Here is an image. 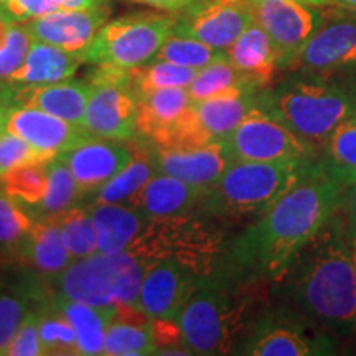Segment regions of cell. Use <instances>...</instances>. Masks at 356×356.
Returning a JSON list of instances; mask_svg holds the SVG:
<instances>
[{"instance_id": "43", "label": "cell", "mask_w": 356, "mask_h": 356, "mask_svg": "<svg viewBox=\"0 0 356 356\" xmlns=\"http://www.w3.org/2000/svg\"><path fill=\"white\" fill-rule=\"evenodd\" d=\"M65 8L63 0H6L0 3V10L12 24L26 22L48 15V13Z\"/></svg>"}, {"instance_id": "47", "label": "cell", "mask_w": 356, "mask_h": 356, "mask_svg": "<svg viewBox=\"0 0 356 356\" xmlns=\"http://www.w3.org/2000/svg\"><path fill=\"white\" fill-rule=\"evenodd\" d=\"M65 8H76V10H83V8H96L102 6H109V0H63Z\"/></svg>"}, {"instance_id": "32", "label": "cell", "mask_w": 356, "mask_h": 356, "mask_svg": "<svg viewBox=\"0 0 356 356\" xmlns=\"http://www.w3.org/2000/svg\"><path fill=\"white\" fill-rule=\"evenodd\" d=\"M61 229L63 241L74 259H83L97 252V229L91 210L73 207L53 218Z\"/></svg>"}, {"instance_id": "34", "label": "cell", "mask_w": 356, "mask_h": 356, "mask_svg": "<svg viewBox=\"0 0 356 356\" xmlns=\"http://www.w3.org/2000/svg\"><path fill=\"white\" fill-rule=\"evenodd\" d=\"M234 88H252L257 89L254 84L249 83L238 70L231 65L228 56L213 61L204 68L198 70L197 76L188 86L190 96L193 101L208 99V97L218 96L221 92L229 91ZM262 91V89H257Z\"/></svg>"}, {"instance_id": "38", "label": "cell", "mask_w": 356, "mask_h": 356, "mask_svg": "<svg viewBox=\"0 0 356 356\" xmlns=\"http://www.w3.org/2000/svg\"><path fill=\"white\" fill-rule=\"evenodd\" d=\"M222 56H226V50H218V48H213L210 44L190 37L172 35L162 44L155 60H165L170 63L185 66V68L202 70Z\"/></svg>"}, {"instance_id": "24", "label": "cell", "mask_w": 356, "mask_h": 356, "mask_svg": "<svg viewBox=\"0 0 356 356\" xmlns=\"http://www.w3.org/2000/svg\"><path fill=\"white\" fill-rule=\"evenodd\" d=\"M83 63V56L79 53L32 40L25 61L7 84L15 88H30L60 83L74 76Z\"/></svg>"}, {"instance_id": "39", "label": "cell", "mask_w": 356, "mask_h": 356, "mask_svg": "<svg viewBox=\"0 0 356 356\" xmlns=\"http://www.w3.org/2000/svg\"><path fill=\"white\" fill-rule=\"evenodd\" d=\"M38 304V297L29 291L8 289L0 292V356L7 353L26 315Z\"/></svg>"}, {"instance_id": "27", "label": "cell", "mask_w": 356, "mask_h": 356, "mask_svg": "<svg viewBox=\"0 0 356 356\" xmlns=\"http://www.w3.org/2000/svg\"><path fill=\"white\" fill-rule=\"evenodd\" d=\"M20 256L32 262L40 273L55 277L74 261L63 241L60 226L53 218L35 220Z\"/></svg>"}, {"instance_id": "31", "label": "cell", "mask_w": 356, "mask_h": 356, "mask_svg": "<svg viewBox=\"0 0 356 356\" xmlns=\"http://www.w3.org/2000/svg\"><path fill=\"white\" fill-rule=\"evenodd\" d=\"M155 173H157V170H155L154 162L149 159V155L142 152V157L134 159L124 170L119 172L118 175L106 181L104 185L99 186L92 193L95 204H129Z\"/></svg>"}, {"instance_id": "2", "label": "cell", "mask_w": 356, "mask_h": 356, "mask_svg": "<svg viewBox=\"0 0 356 356\" xmlns=\"http://www.w3.org/2000/svg\"><path fill=\"white\" fill-rule=\"evenodd\" d=\"M270 292L341 343L356 340V273L343 210L300 249Z\"/></svg>"}, {"instance_id": "44", "label": "cell", "mask_w": 356, "mask_h": 356, "mask_svg": "<svg viewBox=\"0 0 356 356\" xmlns=\"http://www.w3.org/2000/svg\"><path fill=\"white\" fill-rule=\"evenodd\" d=\"M124 2L154 7L157 8V10L168 12V13H180L184 12L186 7H190L191 3H193V0H124Z\"/></svg>"}, {"instance_id": "46", "label": "cell", "mask_w": 356, "mask_h": 356, "mask_svg": "<svg viewBox=\"0 0 356 356\" xmlns=\"http://www.w3.org/2000/svg\"><path fill=\"white\" fill-rule=\"evenodd\" d=\"M341 210H343L346 222L356 228V184L350 185L348 188L343 190Z\"/></svg>"}, {"instance_id": "42", "label": "cell", "mask_w": 356, "mask_h": 356, "mask_svg": "<svg viewBox=\"0 0 356 356\" xmlns=\"http://www.w3.org/2000/svg\"><path fill=\"white\" fill-rule=\"evenodd\" d=\"M43 304H38L26 315L19 333L8 346V356H42V343H40V320H42Z\"/></svg>"}, {"instance_id": "11", "label": "cell", "mask_w": 356, "mask_h": 356, "mask_svg": "<svg viewBox=\"0 0 356 356\" xmlns=\"http://www.w3.org/2000/svg\"><path fill=\"white\" fill-rule=\"evenodd\" d=\"M234 160L286 162L318 157V150L293 134L259 106L243 119L225 140Z\"/></svg>"}, {"instance_id": "45", "label": "cell", "mask_w": 356, "mask_h": 356, "mask_svg": "<svg viewBox=\"0 0 356 356\" xmlns=\"http://www.w3.org/2000/svg\"><path fill=\"white\" fill-rule=\"evenodd\" d=\"M15 108L10 99V86L2 84L0 86V136L7 131L8 118H10L12 109Z\"/></svg>"}, {"instance_id": "28", "label": "cell", "mask_w": 356, "mask_h": 356, "mask_svg": "<svg viewBox=\"0 0 356 356\" xmlns=\"http://www.w3.org/2000/svg\"><path fill=\"white\" fill-rule=\"evenodd\" d=\"M320 160L341 188L356 184V114L335 127L320 150Z\"/></svg>"}, {"instance_id": "12", "label": "cell", "mask_w": 356, "mask_h": 356, "mask_svg": "<svg viewBox=\"0 0 356 356\" xmlns=\"http://www.w3.org/2000/svg\"><path fill=\"white\" fill-rule=\"evenodd\" d=\"M254 20L273 40L279 70L287 71L327 19L328 7L302 0H249Z\"/></svg>"}, {"instance_id": "8", "label": "cell", "mask_w": 356, "mask_h": 356, "mask_svg": "<svg viewBox=\"0 0 356 356\" xmlns=\"http://www.w3.org/2000/svg\"><path fill=\"white\" fill-rule=\"evenodd\" d=\"M175 13L134 12L108 20L81 53L88 65L139 68L155 60L162 44L173 35Z\"/></svg>"}, {"instance_id": "5", "label": "cell", "mask_w": 356, "mask_h": 356, "mask_svg": "<svg viewBox=\"0 0 356 356\" xmlns=\"http://www.w3.org/2000/svg\"><path fill=\"white\" fill-rule=\"evenodd\" d=\"M318 157L286 162L234 160L216 184L204 190L198 207L204 215L215 218L261 215L299 184Z\"/></svg>"}, {"instance_id": "22", "label": "cell", "mask_w": 356, "mask_h": 356, "mask_svg": "<svg viewBox=\"0 0 356 356\" xmlns=\"http://www.w3.org/2000/svg\"><path fill=\"white\" fill-rule=\"evenodd\" d=\"M257 89L234 88L208 99L193 101V113L210 140H226L257 106Z\"/></svg>"}, {"instance_id": "33", "label": "cell", "mask_w": 356, "mask_h": 356, "mask_svg": "<svg viewBox=\"0 0 356 356\" xmlns=\"http://www.w3.org/2000/svg\"><path fill=\"white\" fill-rule=\"evenodd\" d=\"M35 220L7 191H0V256H20Z\"/></svg>"}, {"instance_id": "50", "label": "cell", "mask_w": 356, "mask_h": 356, "mask_svg": "<svg viewBox=\"0 0 356 356\" xmlns=\"http://www.w3.org/2000/svg\"><path fill=\"white\" fill-rule=\"evenodd\" d=\"M302 2H309V3H315V6H322V7H328V6H335L332 3L330 0H302Z\"/></svg>"}, {"instance_id": "18", "label": "cell", "mask_w": 356, "mask_h": 356, "mask_svg": "<svg viewBox=\"0 0 356 356\" xmlns=\"http://www.w3.org/2000/svg\"><path fill=\"white\" fill-rule=\"evenodd\" d=\"M111 8L102 6L96 8H60V10L26 22L32 40L55 44L63 50L81 53L95 40L101 26L109 20Z\"/></svg>"}, {"instance_id": "29", "label": "cell", "mask_w": 356, "mask_h": 356, "mask_svg": "<svg viewBox=\"0 0 356 356\" xmlns=\"http://www.w3.org/2000/svg\"><path fill=\"white\" fill-rule=\"evenodd\" d=\"M83 195L84 191L70 167L60 157H55L48 162V180L43 198L30 211V215L33 220L55 218L76 207Z\"/></svg>"}, {"instance_id": "48", "label": "cell", "mask_w": 356, "mask_h": 356, "mask_svg": "<svg viewBox=\"0 0 356 356\" xmlns=\"http://www.w3.org/2000/svg\"><path fill=\"white\" fill-rule=\"evenodd\" d=\"M348 238H350V246L351 252H353V264H355V273H356V228L348 225Z\"/></svg>"}, {"instance_id": "35", "label": "cell", "mask_w": 356, "mask_h": 356, "mask_svg": "<svg viewBox=\"0 0 356 356\" xmlns=\"http://www.w3.org/2000/svg\"><path fill=\"white\" fill-rule=\"evenodd\" d=\"M198 70L170 63L165 60H152L132 70V89L139 97L147 91L160 88H188Z\"/></svg>"}, {"instance_id": "20", "label": "cell", "mask_w": 356, "mask_h": 356, "mask_svg": "<svg viewBox=\"0 0 356 356\" xmlns=\"http://www.w3.org/2000/svg\"><path fill=\"white\" fill-rule=\"evenodd\" d=\"M91 92V81L70 78L60 83L44 84V86H10V99L13 106H30L68 122L83 126Z\"/></svg>"}, {"instance_id": "1", "label": "cell", "mask_w": 356, "mask_h": 356, "mask_svg": "<svg viewBox=\"0 0 356 356\" xmlns=\"http://www.w3.org/2000/svg\"><path fill=\"white\" fill-rule=\"evenodd\" d=\"M343 190L318 157L299 184L226 244L218 273L246 286H273L300 249L341 210Z\"/></svg>"}, {"instance_id": "6", "label": "cell", "mask_w": 356, "mask_h": 356, "mask_svg": "<svg viewBox=\"0 0 356 356\" xmlns=\"http://www.w3.org/2000/svg\"><path fill=\"white\" fill-rule=\"evenodd\" d=\"M149 266L132 251L96 252L74 259L56 275L58 293L84 304H114L140 312L139 293Z\"/></svg>"}, {"instance_id": "25", "label": "cell", "mask_w": 356, "mask_h": 356, "mask_svg": "<svg viewBox=\"0 0 356 356\" xmlns=\"http://www.w3.org/2000/svg\"><path fill=\"white\" fill-rule=\"evenodd\" d=\"M97 229V252L114 254L127 251L149 225L139 208L121 203H101L91 208Z\"/></svg>"}, {"instance_id": "51", "label": "cell", "mask_w": 356, "mask_h": 356, "mask_svg": "<svg viewBox=\"0 0 356 356\" xmlns=\"http://www.w3.org/2000/svg\"><path fill=\"white\" fill-rule=\"evenodd\" d=\"M345 79H346V81H348L351 91H353V95H355V99H356V76H353V78H345Z\"/></svg>"}, {"instance_id": "13", "label": "cell", "mask_w": 356, "mask_h": 356, "mask_svg": "<svg viewBox=\"0 0 356 356\" xmlns=\"http://www.w3.org/2000/svg\"><path fill=\"white\" fill-rule=\"evenodd\" d=\"M254 22L249 0H195L175 13L173 35L190 37L218 50H228Z\"/></svg>"}, {"instance_id": "40", "label": "cell", "mask_w": 356, "mask_h": 356, "mask_svg": "<svg viewBox=\"0 0 356 356\" xmlns=\"http://www.w3.org/2000/svg\"><path fill=\"white\" fill-rule=\"evenodd\" d=\"M32 37L22 24H12L0 10V86L7 84L25 61Z\"/></svg>"}, {"instance_id": "9", "label": "cell", "mask_w": 356, "mask_h": 356, "mask_svg": "<svg viewBox=\"0 0 356 356\" xmlns=\"http://www.w3.org/2000/svg\"><path fill=\"white\" fill-rule=\"evenodd\" d=\"M341 341L289 307L277 304L257 314L234 355L333 356Z\"/></svg>"}, {"instance_id": "30", "label": "cell", "mask_w": 356, "mask_h": 356, "mask_svg": "<svg viewBox=\"0 0 356 356\" xmlns=\"http://www.w3.org/2000/svg\"><path fill=\"white\" fill-rule=\"evenodd\" d=\"M157 353L152 320L136 323L132 320H119L109 325L102 355L109 356H145Z\"/></svg>"}, {"instance_id": "52", "label": "cell", "mask_w": 356, "mask_h": 356, "mask_svg": "<svg viewBox=\"0 0 356 356\" xmlns=\"http://www.w3.org/2000/svg\"><path fill=\"white\" fill-rule=\"evenodd\" d=\"M2 2H6V0H0V3H2Z\"/></svg>"}, {"instance_id": "19", "label": "cell", "mask_w": 356, "mask_h": 356, "mask_svg": "<svg viewBox=\"0 0 356 356\" xmlns=\"http://www.w3.org/2000/svg\"><path fill=\"white\" fill-rule=\"evenodd\" d=\"M73 172L84 195L95 191L124 170L136 159L132 149L115 140L92 139L58 155Z\"/></svg>"}, {"instance_id": "16", "label": "cell", "mask_w": 356, "mask_h": 356, "mask_svg": "<svg viewBox=\"0 0 356 356\" xmlns=\"http://www.w3.org/2000/svg\"><path fill=\"white\" fill-rule=\"evenodd\" d=\"M144 154L152 160L157 173L180 178L203 190L216 184L222 172L234 162L225 140H211L178 149L149 147Z\"/></svg>"}, {"instance_id": "23", "label": "cell", "mask_w": 356, "mask_h": 356, "mask_svg": "<svg viewBox=\"0 0 356 356\" xmlns=\"http://www.w3.org/2000/svg\"><path fill=\"white\" fill-rule=\"evenodd\" d=\"M226 56L249 83L264 89L279 70V56L273 40L254 20L226 50Z\"/></svg>"}, {"instance_id": "36", "label": "cell", "mask_w": 356, "mask_h": 356, "mask_svg": "<svg viewBox=\"0 0 356 356\" xmlns=\"http://www.w3.org/2000/svg\"><path fill=\"white\" fill-rule=\"evenodd\" d=\"M50 160L22 165L0 178L7 193L13 200H17L29 213L40 203V200L44 195V190H47L48 162Z\"/></svg>"}, {"instance_id": "7", "label": "cell", "mask_w": 356, "mask_h": 356, "mask_svg": "<svg viewBox=\"0 0 356 356\" xmlns=\"http://www.w3.org/2000/svg\"><path fill=\"white\" fill-rule=\"evenodd\" d=\"M226 244L221 231L184 215L150 220L127 251L149 264L162 259L180 261L200 277H208L220 269Z\"/></svg>"}, {"instance_id": "3", "label": "cell", "mask_w": 356, "mask_h": 356, "mask_svg": "<svg viewBox=\"0 0 356 356\" xmlns=\"http://www.w3.org/2000/svg\"><path fill=\"white\" fill-rule=\"evenodd\" d=\"M257 106L273 114L293 134L322 150L330 134L356 114V99L345 78L291 73L257 92Z\"/></svg>"}, {"instance_id": "26", "label": "cell", "mask_w": 356, "mask_h": 356, "mask_svg": "<svg viewBox=\"0 0 356 356\" xmlns=\"http://www.w3.org/2000/svg\"><path fill=\"white\" fill-rule=\"evenodd\" d=\"M51 305L65 315L78 335L79 355H102L109 325L118 318L119 305H91L56 293Z\"/></svg>"}, {"instance_id": "49", "label": "cell", "mask_w": 356, "mask_h": 356, "mask_svg": "<svg viewBox=\"0 0 356 356\" xmlns=\"http://www.w3.org/2000/svg\"><path fill=\"white\" fill-rule=\"evenodd\" d=\"M335 6H341L346 8H351V10H356V0H330Z\"/></svg>"}, {"instance_id": "53", "label": "cell", "mask_w": 356, "mask_h": 356, "mask_svg": "<svg viewBox=\"0 0 356 356\" xmlns=\"http://www.w3.org/2000/svg\"><path fill=\"white\" fill-rule=\"evenodd\" d=\"M193 2H195V0H193Z\"/></svg>"}, {"instance_id": "4", "label": "cell", "mask_w": 356, "mask_h": 356, "mask_svg": "<svg viewBox=\"0 0 356 356\" xmlns=\"http://www.w3.org/2000/svg\"><path fill=\"white\" fill-rule=\"evenodd\" d=\"M252 287L221 273L200 279L178 317L181 346L190 355L234 353L254 318Z\"/></svg>"}, {"instance_id": "14", "label": "cell", "mask_w": 356, "mask_h": 356, "mask_svg": "<svg viewBox=\"0 0 356 356\" xmlns=\"http://www.w3.org/2000/svg\"><path fill=\"white\" fill-rule=\"evenodd\" d=\"M200 275L175 259L155 261L147 269L139 293L140 312L150 320L178 322L200 282Z\"/></svg>"}, {"instance_id": "41", "label": "cell", "mask_w": 356, "mask_h": 356, "mask_svg": "<svg viewBox=\"0 0 356 356\" xmlns=\"http://www.w3.org/2000/svg\"><path fill=\"white\" fill-rule=\"evenodd\" d=\"M43 160L50 159L40 154L37 149H33L29 142L22 139L17 134L6 131L0 136V178L22 165L43 162Z\"/></svg>"}, {"instance_id": "37", "label": "cell", "mask_w": 356, "mask_h": 356, "mask_svg": "<svg viewBox=\"0 0 356 356\" xmlns=\"http://www.w3.org/2000/svg\"><path fill=\"white\" fill-rule=\"evenodd\" d=\"M40 343L43 355H79L78 335L70 320L51 302L43 304L40 320Z\"/></svg>"}, {"instance_id": "17", "label": "cell", "mask_w": 356, "mask_h": 356, "mask_svg": "<svg viewBox=\"0 0 356 356\" xmlns=\"http://www.w3.org/2000/svg\"><path fill=\"white\" fill-rule=\"evenodd\" d=\"M7 131L29 142L44 157L53 159L97 139L84 126L65 121L42 109L15 106L8 118Z\"/></svg>"}, {"instance_id": "10", "label": "cell", "mask_w": 356, "mask_h": 356, "mask_svg": "<svg viewBox=\"0 0 356 356\" xmlns=\"http://www.w3.org/2000/svg\"><path fill=\"white\" fill-rule=\"evenodd\" d=\"M287 71L332 78L356 76V10L328 7L322 26Z\"/></svg>"}, {"instance_id": "21", "label": "cell", "mask_w": 356, "mask_h": 356, "mask_svg": "<svg viewBox=\"0 0 356 356\" xmlns=\"http://www.w3.org/2000/svg\"><path fill=\"white\" fill-rule=\"evenodd\" d=\"M203 193L204 190L197 185L165 173H155L129 204L139 208L149 220L184 216L197 207Z\"/></svg>"}, {"instance_id": "15", "label": "cell", "mask_w": 356, "mask_h": 356, "mask_svg": "<svg viewBox=\"0 0 356 356\" xmlns=\"http://www.w3.org/2000/svg\"><path fill=\"white\" fill-rule=\"evenodd\" d=\"M83 126L97 139L126 142L137 136L139 101L131 83L91 81Z\"/></svg>"}]
</instances>
